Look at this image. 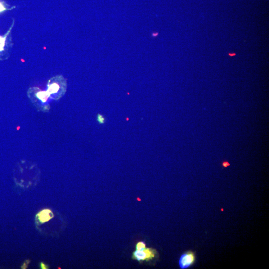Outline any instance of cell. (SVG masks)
<instances>
[{"mask_svg": "<svg viewBox=\"0 0 269 269\" xmlns=\"http://www.w3.org/2000/svg\"><path fill=\"white\" fill-rule=\"evenodd\" d=\"M132 259L141 263V262H150L158 258L157 250L152 248H146L141 250H136L132 254Z\"/></svg>", "mask_w": 269, "mask_h": 269, "instance_id": "6da1fadb", "label": "cell"}, {"mask_svg": "<svg viewBox=\"0 0 269 269\" xmlns=\"http://www.w3.org/2000/svg\"><path fill=\"white\" fill-rule=\"evenodd\" d=\"M223 166L224 167H227L230 166V164L228 162H224L223 163Z\"/></svg>", "mask_w": 269, "mask_h": 269, "instance_id": "9c48e42d", "label": "cell"}, {"mask_svg": "<svg viewBox=\"0 0 269 269\" xmlns=\"http://www.w3.org/2000/svg\"><path fill=\"white\" fill-rule=\"evenodd\" d=\"M8 33L5 36H3V37L0 36V52L4 50V47L5 46L7 37L8 35Z\"/></svg>", "mask_w": 269, "mask_h": 269, "instance_id": "277c9868", "label": "cell"}, {"mask_svg": "<svg viewBox=\"0 0 269 269\" xmlns=\"http://www.w3.org/2000/svg\"><path fill=\"white\" fill-rule=\"evenodd\" d=\"M158 34H159V33H153V34H152V36H153V37H157Z\"/></svg>", "mask_w": 269, "mask_h": 269, "instance_id": "30bf717a", "label": "cell"}, {"mask_svg": "<svg viewBox=\"0 0 269 269\" xmlns=\"http://www.w3.org/2000/svg\"><path fill=\"white\" fill-rule=\"evenodd\" d=\"M196 261L195 253L192 251H187L181 255L178 264L182 269H188L195 264Z\"/></svg>", "mask_w": 269, "mask_h": 269, "instance_id": "7a4b0ae2", "label": "cell"}, {"mask_svg": "<svg viewBox=\"0 0 269 269\" xmlns=\"http://www.w3.org/2000/svg\"><path fill=\"white\" fill-rule=\"evenodd\" d=\"M146 248V244L143 241L138 242L136 245V250H141L145 249Z\"/></svg>", "mask_w": 269, "mask_h": 269, "instance_id": "5b68a950", "label": "cell"}, {"mask_svg": "<svg viewBox=\"0 0 269 269\" xmlns=\"http://www.w3.org/2000/svg\"><path fill=\"white\" fill-rule=\"evenodd\" d=\"M6 8L4 7V6L2 5V3H0V12L5 10Z\"/></svg>", "mask_w": 269, "mask_h": 269, "instance_id": "52a82bcc", "label": "cell"}, {"mask_svg": "<svg viewBox=\"0 0 269 269\" xmlns=\"http://www.w3.org/2000/svg\"><path fill=\"white\" fill-rule=\"evenodd\" d=\"M41 267L42 269H47V266L46 265V264H44V263H41Z\"/></svg>", "mask_w": 269, "mask_h": 269, "instance_id": "ba28073f", "label": "cell"}, {"mask_svg": "<svg viewBox=\"0 0 269 269\" xmlns=\"http://www.w3.org/2000/svg\"><path fill=\"white\" fill-rule=\"evenodd\" d=\"M97 120L98 122L100 123V124H103L105 122V118L103 116H102V115L99 114L98 115Z\"/></svg>", "mask_w": 269, "mask_h": 269, "instance_id": "8992f818", "label": "cell"}, {"mask_svg": "<svg viewBox=\"0 0 269 269\" xmlns=\"http://www.w3.org/2000/svg\"><path fill=\"white\" fill-rule=\"evenodd\" d=\"M229 55L231 56H235V53H233V54H232V55H231V54H229Z\"/></svg>", "mask_w": 269, "mask_h": 269, "instance_id": "8fae6325", "label": "cell"}, {"mask_svg": "<svg viewBox=\"0 0 269 269\" xmlns=\"http://www.w3.org/2000/svg\"><path fill=\"white\" fill-rule=\"evenodd\" d=\"M38 220L41 223H44L49 221L53 217V215L49 209H44L38 214Z\"/></svg>", "mask_w": 269, "mask_h": 269, "instance_id": "3957f363", "label": "cell"}]
</instances>
